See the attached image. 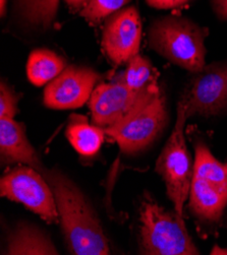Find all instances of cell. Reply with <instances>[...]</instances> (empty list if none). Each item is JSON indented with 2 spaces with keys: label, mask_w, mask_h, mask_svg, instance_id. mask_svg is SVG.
<instances>
[{
  "label": "cell",
  "mask_w": 227,
  "mask_h": 255,
  "mask_svg": "<svg viewBox=\"0 0 227 255\" xmlns=\"http://www.w3.org/2000/svg\"><path fill=\"white\" fill-rule=\"evenodd\" d=\"M0 194L21 203L47 223L59 222L51 187L43 175L30 166H17L2 176Z\"/></svg>",
  "instance_id": "cell-6"
},
{
  "label": "cell",
  "mask_w": 227,
  "mask_h": 255,
  "mask_svg": "<svg viewBox=\"0 0 227 255\" xmlns=\"http://www.w3.org/2000/svg\"><path fill=\"white\" fill-rule=\"evenodd\" d=\"M4 254L56 255L59 253L50 237L40 228L22 222L8 231Z\"/></svg>",
  "instance_id": "cell-13"
},
{
  "label": "cell",
  "mask_w": 227,
  "mask_h": 255,
  "mask_svg": "<svg viewBox=\"0 0 227 255\" xmlns=\"http://www.w3.org/2000/svg\"><path fill=\"white\" fill-rule=\"evenodd\" d=\"M187 117L213 116L227 107V63L205 66L192 81L179 102Z\"/></svg>",
  "instance_id": "cell-8"
},
{
  "label": "cell",
  "mask_w": 227,
  "mask_h": 255,
  "mask_svg": "<svg viewBox=\"0 0 227 255\" xmlns=\"http://www.w3.org/2000/svg\"><path fill=\"white\" fill-rule=\"evenodd\" d=\"M142 40V22L135 6L121 8L110 14L105 21L102 48L115 65L129 62L138 54Z\"/></svg>",
  "instance_id": "cell-10"
},
{
  "label": "cell",
  "mask_w": 227,
  "mask_h": 255,
  "mask_svg": "<svg viewBox=\"0 0 227 255\" xmlns=\"http://www.w3.org/2000/svg\"><path fill=\"white\" fill-rule=\"evenodd\" d=\"M66 67V61L49 49H36L31 52L27 63L29 81L35 86H43L58 76Z\"/></svg>",
  "instance_id": "cell-15"
},
{
  "label": "cell",
  "mask_w": 227,
  "mask_h": 255,
  "mask_svg": "<svg viewBox=\"0 0 227 255\" xmlns=\"http://www.w3.org/2000/svg\"><path fill=\"white\" fill-rule=\"evenodd\" d=\"M192 0H146V2L154 8L158 9H170L183 6L189 3Z\"/></svg>",
  "instance_id": "cell-21"
},
{
  "label": "cell",
  "mask_w": 227,
  "mask_h": 255,
  "mask_svg": "<svg viewBox=\"0 0 227 255\" xmlns=\"http://www.w3.org/2000/svg\"><path fill=\"white\" fill-rule=\"evenodd\" d=\"M207 34V30L187 17L167 15L151 24L149 44L171 63L197 73L206 66Z\"/></svg>",
  "instance_id": "cell-2"
},
{
  "label": "cell",
  "mask_w": 227,
  "mask_h": 255,
  "mask_svg": "<svg viewBox=\"0 0 227 255\" xmlns=\"http://www.w3.org/2000/svg\"><path fill=\"white\" fill-rule=\"evenodd\" d=\"M167 121L166 98L160 88L129 115L104 131L117 142L122 152L135 155L155 141L164 130Z\"/></svg>",
  "instance_id": "cell-4"
},
{
  "label": "cell",
  "mask_w": 227,
  "mask_h": 255,
  "mask_svg": "<svg viewBox=\"0 0 227 255\" xmlns=\"http://www.w3.org/2000/svg\"><path fill=\"white\" fill-rule=\"evenodd\" d=\"M64 1L73 9L83 10L90 2V0H64Z\"/></svg>",
  "instance_id": "cell-23"
},
{
  "label": "cell",
  "mask_w": 227,
  "mask_h": 255,
  "mask_svg": "<svg viewBox=\"0 0 227 255\" xmlns=\"http://www.w3.org/2000/svg\"><path fill=\"white\" fill-rule=\"evenodd\" d=\"M130 1L131 0H90L87 6L81 10V15L91 23H99Z\"/></svg>",
  "instance_id": "cell-19"
},
{
  "label": "cell",
  "mask_w": 227,
  "mask_h": 255,
  "mask_svg": "<svg viewBox=\"0 0 227 255\" xmlns=\"http://www.w3.org/2000/svg\"><path fill=\"white\" fill-rule=\"evenodd\" d=\"M194 176L227 187L226 166L214 158L207 144L202 140L195 143Z\"/></svg>",
  "instance_id": "cell-17"
},
{
  "label": "cell",
  "mask_w": 227,
  "mask_h": 255,
  "mask_svg": "<svg viewBox=\"0 0 227 255\" xmlns=\"http://www.w3.org/2000/svg\"><path fill=\"white\" fill-rule=\"evenodd\" d=\"M225 166H226V169H227V164H226V165H225Z\"/></svg>",
  "instance_id": "cell-26"
},
{
  "label": "cell",
  "mask_w": 227,
  "mask_h": 255,
  "mask_svg": "<svg viewBox=\"0 0 227 255\" xmlns=\"http://www.w3.org/2000/svg\"><path fill=\"white\" fill-rule=\"evenodd\" d=\"M187 119L186 109L179 103L174 128L156 162V172L165 182L167 196L181 216L190 196L194 177V164L184 134Z\"/></svg>",
  "instance_id": "cell-5"
},
{
  "label": "cell",
  "mask_w": 227,
  "mask_h": 255,
  "mask_svg": "<svg viewBox=\"0 0 227 255\" xmlns=\"http://www.w3.org/2000/svg\"><path fill=\"white\" fill-rule=\"evenodd\" d=\"M41 174L54 194L67 250L77 255L109 254L108 239L82 189L57 168L45 167Z\"/></svg>",
  "instance_id": "cell-1"
},
{
  "label": "cell",
  "mask_w": 227,
  "mask_h": 255,
  "mask_svg": "<svg viewBox=\"0 0 227 255\" xmlns=\"http://www.w3.org/2000/svg\"><path fill=\"white\" fill-rule=\"evenodd\" d=\"M65 134L79 154L91 157L97 154L102 145L105 131L95 124L88 123L85 117L73 114L69 119Z\"/></svg>",
  "instance_id": "cell-14"
},
{
  "label": "cell",
  "mask_w": 227,
  "mask_h": 255,
  "mask_svg": "<svg viewBox=\"0 0 227 255\" xmlns=\"http://www.w3.org/2000/svg\"><path fill=\"white\" fill-rule=\"evenodd\" d=\"M140 251L148 255H197L186 223L175 210L166 211L151 197L140 209Z\"/></svg>",
  "instance_id": "cell-3"
},
{
  "label": "cell",
  "mask_w": 227,
  "mask_h": 255,
  "mask_svg": "<svg viewBox=\"0 0 227 255\" xmlns=\"http://www.w3.org/2000/svg\"><path fill=\"white\" fill-rule=\"evenodd\" d=\"M159 90L157 84L141 91L131 89L119 82L100 84L89 100L92 123L106 129L129 115L144 100Z\"/></svg>",
  "instance_id": "cell-7"
},
{
  "label": "cell",
  "mask_w": 227,
  "mask_h": 255,
  "mask_svg": "<svg viewBox=\"0 0 227 255\" xmlns=\"http://www.w3.org/2000/svg\"><path fill=\"white\" fill-rule=\"evenodd\" d=\"M6 5L7 0H0V12H1V16H4V13L6 11Z\"/></svg>",
  "instance_id": "cell-24"
},
{
  "label": "cell",
  "mask_w": 227,
  "mask_h": 255,
  "mask_svg": "<svg viewBox=\"0 0 227 255\" xmlns=\"http://www.w3.org/2000/svg\"><path fill=\"white\" fill-rule=\"evenodd\" d=\"M211 254H227V250L226 249H221L220 247H214V249L212 250Z\"/></svg>",
  "instance_id": "cell-25"
},
{
  "label": "cell",
  "mask_w": 227,
  "mask_h": 255,
  "mask_svg": "<svg viewBox=\"0 0 227 255\" xmlns=\"http://www.w3.org/2000/svg\"><path fill=\"white\" fill-rule=\"evenodd\" d=\"M128 63L127 69L123 71L116 82L138 91L157 84L156 79L158 73L147 57L137 54L131 58Z\"/></svg>",
  "instance_id": "cell-18"
},
{
  "label": "cell",
  "mask_w": 227,
  "mask_h": 255,
  "mask_svg": "<svg viewBox=\"0 0 227 255\" xmlns=\"http://www.w3.org/2000/svg\"><path fill=\"white\" fill-rule=\"evenodd\" d=\"M59 0H16V10L23 22L47 30L56 16Z\"/></svg>",
  "instance_id": "cell-16"
},
{
  "label": "cell",
  "mask_w": 227,
  "mask_h": 255,
  "mask_svg": "<svg viewBox=\"0 0 227 255\" xmlns=\"http://www.w3.org/2000/svg\"><path fill=\"white\" fill-rule=\"evenodd\" d=\"M213 9L222 20H227V0H212Z\"/></svg>",
  "instance_id": "cell-22"
},
{
  "label": "cell",
  "mask_w": 227,
  "mask_h": 255,
  "mask_svg": "<svg viewBox=\"0 0 227 255\" xmlns=\"http://www.w3.org/2000/svg\"><path fill=\"white\" fill-rule=\"evenodd\" d=\"M189 198V208L198 219L218 222L227 206V187L194 176Z\"/></svg>",
  "instance_id": "cell-12"
},
{
  "label": "cell",
  "mask_w": 227,
  "mask_h": 255,
  "mask_svg": "<svg viewBox=\"0 0 227 255\" xmlns=\"http://www.w3.org/2000/svg\"><path fill=\"white\" fill-rule=\"evenodd\" d=\"M0 154L3 164L28 165L40 173L45 168L27 137L23 124L14 118L0 119Z\"/></svg>",
  "instance_id": "cell-11"
},
{
  "label": "cell",
  "mask_w": 227,
  "mask_h": 255,
  "mask_svg": "<svg viewBox=\"0 0 227 255\" xmlns=\"http://www.w3.org/2000/svg\"><path fill=\"white\" fill-rule=\"evenodd\" d=\"M20 95H17L11 87L1 82L0 85V119L14 118L17 112V103Z\"/></svg>",
  "instance_id": "cell-20"
},
{
  "label": "cell",
  "mask_w": 227,
  "mask_h": 255,
  "mask_svg": "<svg viewBox=\"0 0 227 255\" xmlns=\"http://www.w3.org/2000/svg\"><path fill=\"white\" fill-rule=\"evenodd\" d=\"M100 74L89 67L70 65L44 91V105L55 110L80 108L90 100Z\"/></svg>",
  "instance_id": "cell-9"
}]
</instances>
